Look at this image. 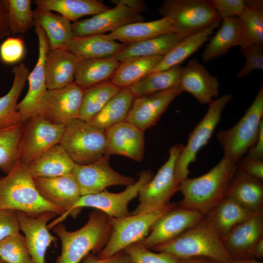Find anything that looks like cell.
<instances>
[{
  "label": "cell",
  "mask_w": 263,
  "mask_h": 263,
  "mask_svg": "<svg viewBox=\"0 0 263 263\" xmlns=\"http://www.w3.org/2000/svg\"><path fill=\"white\" fill-rule=\"evenodd\" d=\"M236 164L223 157L202 176L183 180L180 188L183 199L178 205L207 216L225 197L236 169Z\"/></svg>",
  "instance_id": "6da1fadb"
},
{
  "label": "cell",
  "mask_w": 263,
  "mask_h": 263,
  "mask_svg": "<svg viewBox=\"0 0 263 263\" xmlns=\"http://www.w3.org/2000/svg\"><path fill=\"white\" fill-rule=\"evenodd\" d=\"M61 243V252L55 263H79L90 253H98L107 244L112 231L110 217L95 209L79 229L70 231L61 223L53 227Z\"/></svg>",
  "instance_id": "7a4b0ae2"
},
{
  "label": "cell",
  "mask_w": 263,
  "mask_h": 263,
  "mask_svg": "<svg viewBox=\"0 0 263 263\" xmlns=\"http://www.w3.org/2000/svg\"><path fill=\"white\" fill-rule=\"evenodd\" d=\"M0 209L34 217L49 212L59 216L64 213L40 195L27 166L20 162L5 176L0 177Z\"/></svg>",
  "instance_id": "3957f363"
},
{
  "label": "cell",
  "mask_w": 263,
  "mask_h": 263,
  "mask_svg": "<svg viewBox=\"0 0 263 263\" xmlns=\"http://www.w3.org/2000/svg\"><path fill=\"white\" fill-rule=\"evenodd\" d=\"M151 249L168 253L180 259L202 257L218 263H233L222 237L207 216L177 238Z\"/></svg>",
  "instance_id": "277c9868"
},
{
  "label": "cell",
  "mask_w": 263,
  "mask_h": 263,
  "mask_svg": "<svg viewBox=\"0 0 263 263\" xmlns=\"http://www.w3.org/2000/svg\"><path fill=\"white\" fill-rule=\"evenodd\" d=\"M59 144L77 165L91 164L108 155L106 130L79 119L65 126Z\"/></svg>",
  "instance_id": "5b68a950"
},
{
  "label": "cell",
  "mask_w": 263,
  "mask_h": 263,
  "mask_svg": "<svg viewBox=\"0 0 263 263\" xmlns=\"http://www.w3.org/2000/svg\"><path fill=\"white\" fill-rule=\"evenodd\" d=\"M158 12L170 19L173 32L183 38L222 21L210 0H164Z\"/></svg>",
  "instance_id": "8992f818"
},
{
  "label": "cell",
  "mask_w": 263,
  "mask_h": 263,
  "mask_svg": "<svg viewBox=\"0 0 263 263\" xmlns=\"http://www.w3.org/2000/svg\"><path fill=\"white\" fill-rule=\"evenodd\" d=\"M263 87L262 84L250 106L232 128L219 131L217 138L224 157L237 163L255 143L263 121Z\"/></svg>",
  "instance_id": "52a82bcc"
},
{
  "label": "cell",
  "mask_w": 263,
  "mask_h": 263,
  "mask_svg": "<svg viewBox=\"0 0 263 263\" xmlns=\"http://www.w3.org/2000/svg\"><path fill=\"white\" fill-rule=\"evenodd\" d=\"M174 206L169 203L143 213L120 218L110 217L111 234L107 244L97 256L101 259L111 257L142 240L149 234L154 224Z\"/></svg>",
  "instance_id": "ba28073f"
},
{
  "label": "cell",
  "mask_w": 263,
  "mask_h": 263,
  "mask_svg": "<svg viewBox=\"0 0 263 263\" xmlns=\"http://www.w3.org/2000/svg\"><path fill=\"white\" fill-rule=\"evenodd\" d=\"M184 145L176 144L169 150L167 161L155 176L139 190V203L133 214L152 210L169 203L171 197L180 190L181 181L177 176L176 164Z\"/></svg>",
  "instance_id": "9c48e42d"
},
{
  "label": "cell",
  "mask_w": 263,
  "mask_h": 263,
  "mask_svg": "<svg viewBox=\"0 0 263 263\" xmlns=\"http://www.w3.org/2000/svg\"><path fill=\"white\" fill-rule=\"evenodd\" d=\"M153 177L151 171L144 170L140 173L137 181L127 186L126 189L121 192L113 193L105 189L97 193L81 196L68 213L55 219L48 224V227L50 229L53 228L69 215L76 217L84 207L95 208L111 217L129 216L128 208L129 202L138 195L140 188Z\"/></svg>",
  "instance_id": "30bf717a"
},
{
  "label": "cell",
  "mask_w": 263,
  "mask_h": 263,
  "mask_svg": "<svg viewBox=\"0 0 263 263\" xmlns=\"http://www.w3.org/2000/svg\"><path fill=\"white\" fill-rule=\"evenodd\" d=\"M232 96L228 94L212 100L208 104L207 113L190 133L187 144L176 161V174L181 181L188 177L189 165L195 162L197 153L208 143L220 120L223 110Z\"/></svg>",
  "instance_id": "8fae6325"
},
{
  "label": "cell",
  "mask_w": 263,
  "mask_h": 263,
  "mask_svg": "<svg viewBox=\"0 0 263 263\" xmlns=\"http://www.w3.org/2000/svg\"><path fill=\"white\" fill-rule=\"evenodd\" d=\"M65 127L52 123L39 115L24 122L19 162L28 165L51 147L59 144Z\"/></svg>",
  "instance_id": "7c38bea8"
},
{
  "label": "cell",
  "mask_w": 263,
  "mask_h": 263,
  "mask_svg": "<svg viewBox=\"0 0 263 263\" xmlns=\"http://www.w3.org/2000/svg\"><path fill=\"white\" fill-rule=\"evenodd\" d=\"M35 31L38 43V60L28 76L29 87L27 93L17 105L22 123L38 115L43 100L48 90L45 65L49 50L48 40L41 27L35 25Z\"/></svg>",
  "instance_id": "4fadbf2b"
},
{
  "label": "cell",
  "mask_w": 263,
  "mask_h": 263,
  "mask_svg": "<svg viewBox=\"0 0 263 263\" xmlns=\"http://www.w3.org/2000/svg\"><path fill=\"white\" fill-rule=\"evenodd\" d=\"M84 90L75 81L61 89L48 90L38 115L52 123L66 126L78 119Z\"/></svg>",
  "instance_id": "5bb4252c"
},
{
  "label": "cell",
  "mask_w": 263,
  "mask_h": 263,
  "mask_svg": "<svg viewBox=\"0 0 263 263\" xmlns=\"http://www.w3.org/2000/svg\"><path fill=\"white\" fill-rule=\"evenodd\" d=\"M109 155L87 165L75 164L71 174L76 182L81 196L100 192L114 185L128 186L135 182L133 177L122 175L113 169Z\"/></svg>",
  "instance_id": "9a60e30c"
},
{
  "label": "cell",
  "mask_w": 263,
  "mask_h": 263,
  "mask_svg": "<svg viewBox=\"0 0 263 263\" xmlns=\"http://www.w3.org/2000/svg\"><path fill=\"white\" fill-rule=\"evenodd\" d=\"M205 216L175 206L162 215L152 226L150 233L137 242L150 249L180 236L200 221Z\"/></svg>",
  "instance_id": "2e32d148"
},
{
  "label": "cell",
  "mask_w": 263,
  "mask_h": 263,
  "mask_svg": "<svg viewBox=\"0 0 263 263\" xmlns=\"http://www.w3.org/2000/svg\"><path fill=\"white\" fill-rule=\"evenodd\" d=\"M143 20L140 13L119 3L90 18L74 22L72 28L75 37H83L111 33L127 24Z\"/></svg>",
  "instance_id": "e0dca14e"
},
{
  "label": "cell",
  "mask_w": 263,
  "mask_h": 263,
  "mask_svg": "<svg viewBox=\"0 0 263 263\" xmlns=\"http://www.w3.org/2000/svg\"><path fill=\"white\" fill-rule=\"evenodd\" d=\"M182 93L177 86L135 97L126 121L144 131L155 125L170 103Z\"/></svg>",
  "instance_id": "ac0fdd59"
},
{
  "label": "cell",
  "mask_w": 263,
  "mask_h": 263,
  "mask_svg": "<svg viewBox=\"0 0 263 263\" xmlns=\"http://www.w3.org/2000/svg\"><path fill=\"white\" fill-rule=\"evenodd\" d=\"M17 216L20 230L26 241L31 263H45L48 248L57 240L56 237L49 232L48 222L57 215L49 212L34 217L17 211Z\"/></svg>",
  "instance_id": "d6986e66"
},
{
  "label": "cell",
  "mask_w": 263,
  "mask_h": 263,
  "mask_svg": "<svg viewBox=\"0 0 263 263\" xmlns=\"http://www.w3.org/2000/svg\"><path fill=\"white\" fill-rule=\"evenodd\" d=\"M191 94L201 104H208L219 93L217 77L211 75L197 58L190 59L182 67L178 86Z\"/></svg>",
  "instance_id": "ffe728a7"
},
{
  "label": "cell",
  "mask_w": 263,
  "mask_h": 263,
  "mask_svg": "<svg viewBox=\"0 0 263 263\" xmlns=\"http://www.w3.org/2000/svg\"><path fill=\"white\" fill-rule=\"evenodd\" d=\"M107 155L126 156L138 162L144 158V131L124 121L106 130Z\"/></svg>",
  "instance_id": "44dd1931"
},
{
  "label": "cell",
  "mask_w": 263,
  "mask_h": 263,
  "mask_svg": "<svg viewBox=\"0 0 263 263\" xmlns=\"http://www.w3.org/2000/svg\"><path fill=\"white\" fill-rule=\"evenodd\" d=\"M262 237L263 212H260L235 226L222 239L225 248L234 260L252 258L253 247Z\"/></svg>",
  "instance_id": "7402d4cb"
},
{
  "label": "cell",
  "mask_w": 263,
  "mask_h": 263,
  "mask_svg": "<svg viewBox=\"0 0 263 263\" xmlns=\"http://www.w3.org/2000/svg\"><path fill=\"white\" fill-rule=\"evenodd\" d=\"M34 180L40 195L47 201L64 210L62 214L68 213L81 196L78 185L71 173L55 177L35 178Z\"/></svg>",
  "instance_id": "603a6c76"
},
{
  "label": "cell",
  "mask_w": 263,
  "mask_h": 263,
  "mask_svg": "<svg viewBox=\"0 0 263 263\" xmlns=\"http://www.w3.org/2000/svg\"><path fill=\"white\" fill-rule=\"evenodd\" d=\"M79 61L66 49H49L45 65L48 90L61 89L74 82Z\"/></svg>",
  "instance_id": "cb8c5ba5"
},
{
  "label": "cell",
  "mask_w": 263,
  "mask_h": 263,
  "mask_svg": "<svg viewBox=\"0 0 263 263\" xmlns=\"http://www.w3.org/2000/svg\"><path fill=\"white\" fill-rule=\"evenodd\" d=\"M255 213L263 212V180L236 169L226 196Z\"/></svg>",
  "instance_id": "d4e9b609"
},
{
  "label": "cell",
  "mask_w": 263,
  "mask_h": 263,
  "mask_svg": "<svg viewBox=\"0 0 263 263\" xmlns=\"http://www.w3.org/2000/svg\"><path fill=\"white\" fill-rule=\"evenodd\" d=\"M125 46L109 38L106 34H98L74 37L66 50L80 60L115 56Z\"/></svg>",
  "instance_id": "484cf974"
},
{
  "label": "cell",
  "mask_w": 263,
  "mask_h": 263,
  "mask_svg": "<svg viewBox=\"0 0 263 263\" xmlns=\"http://www.w3.org/2000/svg\"><path fill=\"white\" fill-rule=\"evenodd\" d=\"M75 164L60 144H56L27 166L35 178H50L71 173Z\"/></svg>",
  "instance_id": "4316f807"
},
{
  "label": "cell",
  "mask_w": 263,
  "mask_h": 263,
  "mask_svg": "<svg viewBox=\"0 0 263 263\" xmlns=\"http://www.w3.org/2000/svg\"><path fill=\"white\" fill-rule=\"evenodd\" d=\"M35 25L41 27L48 40L50 50L66 49L74 38L72 24L59 14L36 8L33 10Z\"/></svg>",
  "instance_id": "83f0119b"
},
{
  "label": "cell",
  "mask_w": 263,
  "mask_h": 263,
  "mask_svg": "<svg viewBox=\"0 0 263 263\" xmlns=\"http://www.w3.org/2000/svg\"><path fill=\"white\" fill-rule=\"evenodd\" d=\"M14 75L12 87L8 92L0 97V129L22 123L17 109L18 100L26 84L30 73L23 63L13 68Z\"/></svg>",
  "instance_id": "f1b7e54d"
},
{
  "label": "cell",
  "mask_w": 263,
  "mask_h": 263,
  "mask_svg": "<svg viewBox=\"0 0 263 263\" xmlns=\"http://www.w3.org/2000/svg\"><path fill=\"white\" fill-rule=\"evenodd\" d=\"M171 32H173V29L171 21L169 19L163 17L153 21L128 24L106 35L111 39L128 44Z\"/></svg>",
  "instance_id": "f546056e"
},
{
  "label": "cell",
  "mask_w": 263,
  "mask_h": 263,
  "mask_svg": "<svg viewBox=\"0 0 263 263\" xmlns=\"http://www.w3.org/2000/svg\"><path fill=\"white\" fill-rule=\"evenodd\" d=\"M220 22L213 23L200 31L183 38L169 53L150 72L167 70L180 64L196 52L210 38Z\"/></svg>",
  "instance_id": "4dcf8cb0"
},
{
  "label": "cell",
  "mask_w": 263,
  "mask_h": 263,
  "mask_svg": "<svg viewBox=\"0 0 263 263\" xmlns=\"http://www.w3.org/2000/svg\"><path fill=\"white\" fill-rule=\"evenodd\" d=\"M37 8L55 11L71 21L80 18L95 15L111 8L96 0H35Z\"/></svg>",
  "instance_id": "1f68e13d"
},
{
  "label": "cell",
  "mask_w": 263,
  "mask_h": 263,
  "mask_svg": "<svg viewBox=\"0 0 263 263\" xmlns=\"http://www.w3.org/2000/svg\"><path fill=\"white\" fill-rule=\"evenodd\" d=\"M255 213L225 196L206 216L223 238L235 226Z\"/></svg>",
  "instance_id": "d6a6232c"
},
{
  "label": "cell",
  "mask_w": 263,
  "mask_h": 263,
  "mask_svg": "<svg viewBox=\"0 0 263 263\" xmlns=\"http://www.w3.org/2000/svg\"><path fill=\"white\" fill-rule=\"evenodd\" d=\"M162 56H139L120 62L113 75L111 82L119 89L126 88L150 74L161 61Z\"/></svg>",
  "instance_id": "836d02e7"
},
{
  "label": "cell",
  "mask_w": 263,
  "mask_h": 263,
  "mask_svg": "<svg viewBox=\"0 0 263 263\" xmlns=\"http://www.w3.org/2000/svg\"><path fill=\"white\" fill-rule=\"evenodd\" d=\"M183 38L174 32L167 33L147 40L126 44L123 50L115 57L121 62L133 57L164 56Z\"/></svg>",
  "instance_id": "e575fe53"
},
{
  "label": "cell",
  "mask_w": 263,
  "mask_h": 263,
  "mask_svg": "<svg viewBox=\"0 0 263 263\" xmlns=\"http://www.w3.org/2000/svg\"><path fill=\"white\" fill-rule=\"evenodd\" d=\"M119 64L115 56L88 58L79 61L75 82L84 89L111 77Z\"/></svg>",
  "instance_id": "d590c367"
},
{
  "label": "cell",
  "mask_w": 263,
  "mask_h": 263,
  "mask_svg": "<svg viewBox=\"0 0 263 263\" xmlns=\"http://www.w3.org/2000/svg\"><path fill=\"white\" fill-rule=\"evenodd\" d=\"M134 98L128 88L120 89L102 110L87 122L107 130L126 121Z\"/></svg>",
  "instance_id": "8d00e7d4"
},
{
  "label": "cell",
  "mask_w": 263,
  "mask_h": 263,
  "mask_svg": "<svg viewBox=\"0 0 263 263\" xmlns=\"http://www.w3.org/2000/svg\"><path fill=\"white\" fill-rule=\"evenodd\" d=\"M222 21L220 28L202 54L204 62H208L225 55L231 47L239 45L241 30L238 17L226 18Z\"/></svg>",
  "instance_id": "74e56055"
},
{
  "label": "cell",
  "mask_w": 263,
  "mask_h": 263,
  "mask_svg": "<svg viewBox=\"0 0 263 263\" xmlns=\"http://www.w3.org/2000/svg\"><path fill=\"white\" fill-rule=\"evenodd\" d=\"M181 69V65H178L167 70L150 73L128 88L134 97H137L178 86Z\"/></svg>",
  "instance_id": "f35d334b"
},
{
  "label": "cell",
  "mask_w": 263,
  "mask_h": 263,
  "mask_svg": "<svg viewBox=\"0 0 263 263\" xmlns=\"http://www.w3.org/2000/svg\"><path fill=\"white\" fill-rule=\"evenodd\" d=\"M120 89L111 81L85 89L78 119L85 122L90 121Z\"/></svg>",
  "instance_id": "ab89813d"
},
{
  "label": "cell",
  "mask_w": 263,
  "mask_h": 263,
  "mask_svg": "<svg viewBox=\"0 0 263 263\" xmlns=\"http://www.w3.org/2000/svg\"><path fill=\"white\" fill-rule=\"evenodd\" d=\"M24 123L0 129V169L7 174L19 162Z\"/></svg>",
  "instance_id": "60d3db41"
},
{
  "label": "cell",
  "mask_w": 263,
  "mask_h": 263,
  "mask_svg": "<svg viewBox=\"0 0 263 263\" xmlns=\"http://www.w3.org/2000/svg\"><path fill=\"white\" fill-rule=\"evenodd\" d=\"M240 23V49L252 45H263V13L253 10L245 5L238 17Z\"/></svg>",
  "instance_id": "b9f144b4"
},
{
  "label": "cell",
  "mask_w": 263,
  "mask_h": 263,
  "mask_svg": "<svg viewBox=\"0 0 263 263\" xmlns=\"http://www.w3.org/2000/svg\"><path fill=\"white\" fill-rule=\"evenodd\" d=\"M10 34H25L35 26L31 0H7Z\"/></svg>",
  "instance_id": "7bdbcfd3"
},
{
  "label": "cell",
  "mask_w": 263,
  "mask_h": 263,
  "mask_svg": "<svg viewBox=\"0 0 263 263\" xmlns=\"http://www.w3.org/2000/svg\"><path fill=\"white\" fill-rule=\"evenodd\" d=\"M0 258L7 263H31L24 236L19 232L0 241Z\"/></svg>",
  "instance_id": "ee69618b"
},
{
  "label": "cell",
  "mask_w": 263,
  "mask_h": 263,
  "mask_svg": "<svg viewBox=\"0 0 263 263\" xmlns=\"http://www.w3.org/2000/svg\"><path fill=\"white\" fill-rule=\"evenodd\" d=\"M124 250L131 263H179L178 257L168 253L152 252L139 243L127 246Z\"/></svg>",
  "instance_id": "f6af8a7d"
},
{
  "label": "cell",
  "mask_w": 263,
  "mask_h": 263,
  "mask_svg": "<svg viewBox=\"0 0 263 263\" xmlns=\"http://www.w3.org/2000/svg\"><path fill=\"white\" fill-rule=\"evenodd\" d=\"M25 46L22 38L8 37L0 45V59L6 64L19 62L24 56Z\"/></svg>",
  "instance_id": "bcb514c9"
},
{
  "label": "cell",
  "mask_w": 263,
  "mask_h": 263,
  "mask_svg": "<svg viewBox=\"0 0 263 263\" xmlns=\"http://www.w3.org/2000/svg\"><path fill=\"white\" fill-rule=\"evenodd\" d=\"M240 53L245 58V62L237 73L239 78L249 75L253 71L263 70V45H252L240 49Z\"/></svg>",
  "instance_id": "7dc6e473"
},
{
  "label": "cell",
  "mask_w": 263,
  "mask_h": 263,
  "mask_svg": "<svg viewBox=\"0 0 263 263\" xmlns=\"http://www.w3.org/2000/svg\"><path fill=\"white\" fill-rule=\"evenodd\" d=\"M222 20L226 18L238 17L245 4L243 0H210Z\"/></svg>",
  "instance_id": "c3c4849f"
},
{
  "label": "cell",
  "mask_w": 263,
  "mask_h": 263,
  "mask_svg": "<svg viewBox=\"0 0 263 263\" xmlns=\"http://www.w3.org/2000/svg\"><path fill=\"white\" fill-rule=\"evenodd\" d=\"M20 227L17 211L0 209V241L19 232Z\"/></svg>",
  "instance_id": "681fc988"
},
{
  "label": "cell",
  "mask_w": 263,
  "mask_h": 263,
  "mask_svg": "<svg viewBox=\"0 0 263 263\" xmlns=\"http://www.w3.org/2000/svg\"><path fill=\"white\" fill-rule=\"evenodd\" d=\"M236 169L249 176L263 180V161L247 156L242 157L236 164Z\"/></svg>",
  "instance_id": "f907efd6"
},
{
  "label": "cell",
  "mask_w": 263,
  "mask_h": 263,
  "mask_svg": "<svg viewBox=\"0 0 263 263\" xmlns=\"http://www.w3.org/2000/svg\"><path fill=\"white\" fill-rule=\"evenodd\" d=\"M82 263H131L130 259L126 252L123 250L111 257L101 259L90 253L82 260Z\"/></svg>",
  "instance_id": "816d5d0a"
},
{
  "label": "cell",
  "mask_w": 263,
  "mask_h": 263,
  "mask_svg": "<svg viewBox=\"0 0 263 263\" xmlns=\"http://www.w3.org/2000/svg\"><path fill=\"white\" fill-rule=\"evenodd\" d=\"M247 156L263 161V121L262 122L257 138L253 145L248 150Z\"/></svg>",
  "instance_id": "f5cc1de1"
},
{
  "label": "cell",
  "mask_w": 263,
  "mask_h": 263,
  "mask_svg": "<svg viewBox=\"0 0 263 263\" xmlns=\"http://www.w3.org/2000/svg\"><path fill=\"white\" fill-rule=\"evenodd\" d=\"M10 35L8 27L7 0H0V40Z\"/></svg>",
  "instance_id": "db71d44e"
},
{
  "label": "cell",
  "mask_w": 263,
  "mask_h": 263,
  "mask_svg": "<svg viewBox=\"0 0 263 263\" xmlns=\"http://www.w3.org/2000/svg\"><path fill=\"white\" fill-rule=\"evenodd\" d=\"M112 2L115 5L116 4H123L129 8L134 10L139 13H141L146 8L143 1L139 0H113Z\"/></svg>",
  "instance_id": "11a10c76"
},
{
  "label": "cell",
  "mask_w": 263,
  "mask_h": 263,
  "mask_svg": "<svg viewBox=\"0 0 263 263\" xmlns=\"http://www.w3.org/2000/svg\"><path fill=\"white\" fill-rule=\"evenodd\" d=\"M179 263H218L215 261L206 257H196L179 258Z\"/></svg>",
  "instance_id": "9f6ffc18"
},
{
  "label": "cell",
  "mask_w": 263,
  "mask_h": 263,
  "mask_svg": "<svg viewBox=\"0 0 263 263\" xmlns=\"http://www.w3.org/2000/svg\"><path fill=\"white\" fill-rule=\"evenodd\" d=\"M252 256L257 259L263 258V237L259 239L254 244L251 251Z\"/></svg>",
  "instance_id": "6f0895ef"
},
{
  "label": "cell",
  "mask_w": 263,
  "mask_h": 263,
  "mask_svg": "<svg viewBox=\"0 0 263 263\" xmlns=\"http://www.w3.org/2000/svg\"><path fill=\"white\" fill-rule=\"evenodd\" d=\"M245 5L257 12L263 13V1L262 0H244Z\"/></svg>",
  "instance_id": "680465c9"
},
{
  "label": "cell",
  "mask_w": 263,
  "mask_h": 263,
  "mask_svg": "<svg viewBox=\"0 0 263 263\" xmlns=\"http://www.w3.org/2000/svg\"><path fill=\"white\" fill-rule=\"evenodd\" d=\"M233 263H263L262 262L252 257L246 259L233 260Z\"/></svg>",
  "instance_id": "91938a15"
},
{
  "label": "cell",
  "mask_w": 263,
  "mask_h": 263,
  "mask_svg": "<svg viewBox=\"0 0 263 263\" xmlns=\"http://www.w3.org/2000/svg\"><path fill=\"white\" fill-rule=\"evenodd\" d=\"M0 263H7L0 258Z\"/></svg>",
  "instance_id": "94428289"
}]
</instances>
